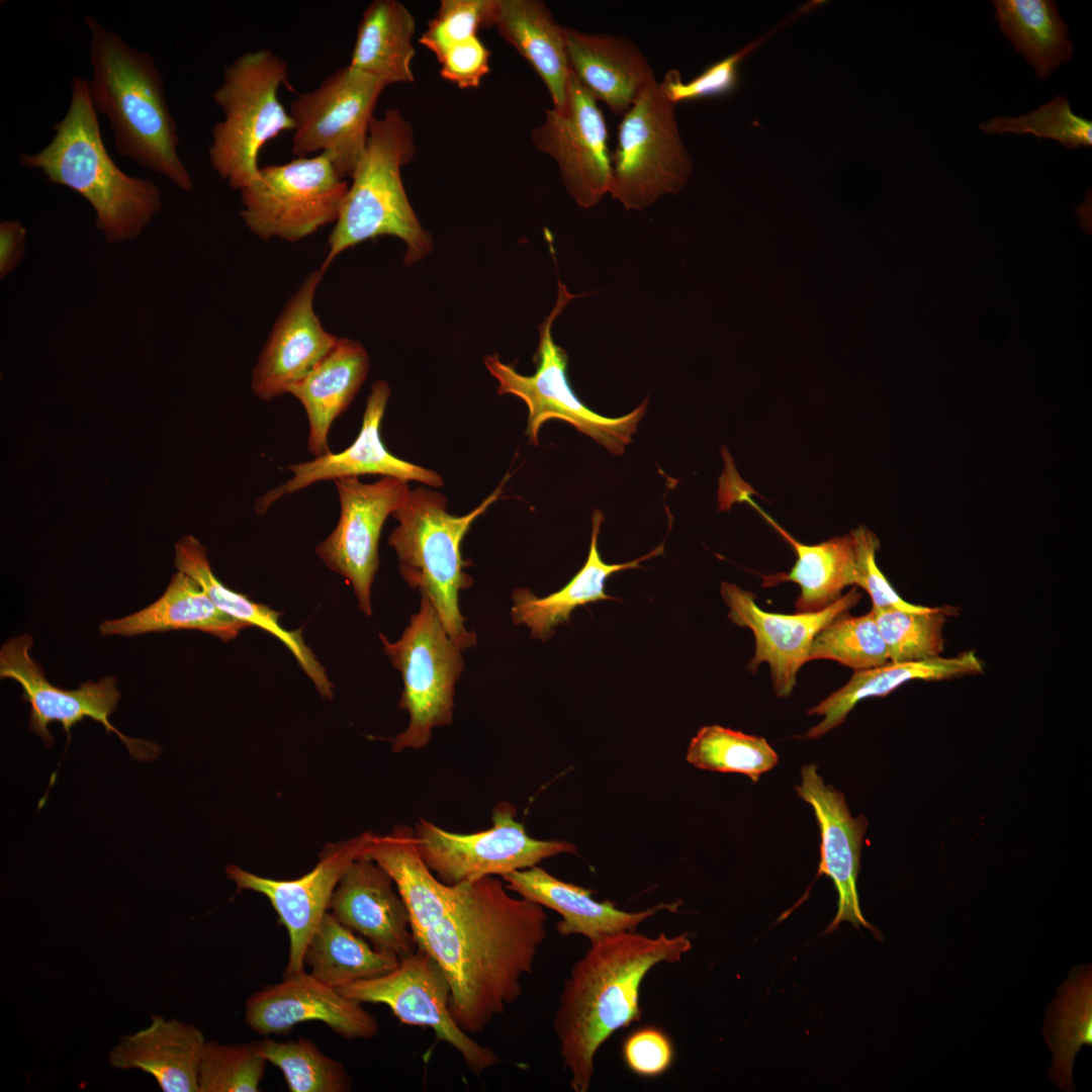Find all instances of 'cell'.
<instances>
[{"instance_id":"cell-19","label":"cell","mask_w":1092,"mask_h":1092,"mask_svg":"<svg viewBox=\"0 0 1092 1092\" xmlns=\"http://www.w3.org/2000/svg\"><path fill=\"white\" fill-rule=\"evenodd\" d=\"M720 594L729 608L728 618L754 635V654L748 668L755 672L761 663H767L774 691L780 698L789 697L796 687L801 667L810 661L814 637L832 621L847 615L861 598L857 586H853L823 610L780 614L762 610L756 596L736 583L721 582Z\"/></svg>"},{"instance_id":"cell-5","label":"cell","mask_w":1092,"mask_h":1092,"mask_svg":"<svg viewBox=\"0 0 1092 1092\" xmlns=\"http://www.w3.org/2000/svg\"><path fill=\"white\" fill-rule=\"evenodd\" d=\"M416 153L412 123L397 108L372 120L365 149L351 175L339 217L321 266L326 270L345 250L379 236L396 237L406 246L404 264L432 250L430 234L414 211L401 180V168Z\"/></svg>"},{"instance_id":"cell-14","label":"cell","mask_w":1092,"mask_h":1092,"mask_svg":"<svg viewBox=\"0 0 1092 1092\" xmlns=\"http://www.w3.org/2000/svg\"><path fill=\"white\" fill-rule=\"evenodd\" d=\"M338 990L359 1003L387 1006L403 1024L430 1027L475 1076L499 1062L493 1050L474 1040L456 1023L450 1011L449 981L438 963L420 948L400 959L388 973Z\"/></svg>"},{"instance_id":"cell-24","label":"cell","mask_w":1092,"mask_h":1092,"mask_svg":"<svg viewBox=\"0 0 1092 1092\" xmlns=\"http://www.w3.org/2000/svg\"><path fill=\"white\" fill-rule=\"evenodd\" d=\"M329 912L378 949L399 959L417 950L404 900L391 876L368 857L359 856L343 874Z\"/></svg>"},{"instance_id":"cell-23","label":"cell","mask_w":1092,"mask_h":1092,"mask_svg":"<svg viewBox=\"0 0 1092 1092\" xmlns=\"http://www.w3.org/2000/svg\"><path fill=\"white\" fill-rule=\"evenodd\" d=\"M324 274L320 268L307 275L272 327L252 371L251 388L262 401L287 394L339 341L325 330L313 307Z\"/></svg>"},{"instance_id":"cell-43","label":"cell","mask_w":1092,"mask_h":1092,"mask_svg":"<svg viewBox=\"0 0 1092 1092\" xmlns=\"http://www.w3.org/2000/svg\"><path fill=\"white\" fill-rule=\"evenodd\" d=\"M267 1063L257 1041L206 1040L198 1071L199 1092H258Z\"/></svg>"},{"instance_id":"cell-4","label":"cell","mask_w":1092,"mask_h":1092,"mask_svg":"<svg viewBox=\"0 0 1092 1092\" xmlns=\"http://www.w3.org/2000/svg\"><path fill=\"white\" fill-rule=\"evenodd\" d=\"M52 141L35 154H19V163L39 170L51 183L82 195L95 211L105 241L118 244L139 238L162 209L161 191L152 180L129 176L113 162L90 102L87 79L74 77L67 113L54 124Z\"/></svg>"},{"instance_id":"cell-31","label":"cell","mask_w":1092,"mask_h":1092,"mask_svg":"<svg viewBox=\"0 0 1092 1092\" xmlns=\"http://www.w3.org/2000/svg\"><path fill=\"white\" fill-rule=\"evenodd\" d=\"M983 670L982 660L970 650L952 657L889 661L883 665L854 671L843 687L808 711V715L822 716V720L810 728L805 737L820 738L839 726L860 701L886 697L908 681L950 679L982 673Z\"/></svg>"},{"instance_id":"cell-13","label":"cell","mask_w":1092,"mask_h":1092,"mask_svg":"<svg viewBox=\"0 0 1092 1092\" xmlns=\"http://www.w3.org/2000/svg\"><path fill=\"white\" fill-rule=\"evenodd\" d=\"M516 808L499 802L492 811L490 828L475 833H455L420 819L415 841L427 868L443 883L456 885L536 866L547 857L576 853L566 841L538 840L528 835L515 819Z\"/></svg>"},{"instance_id":"cell-36","label":"cell","mask_w":1092,"mask_h":1092,"mask_svg":"<svg viewBox=\"0 0 1092 1092\" xmlns=\"http://www.w3.org/2000/svg\"><path fill=\"white\" fill-rule=\"evenodd\" d=\"M399 960L374 947L328 911L307 944L304 967L315 979L339 989L384 975Z\"/></svg>"},{"instance_id":"cell-50","label":"cell","mask_w":1092,"mask_h":1092,"mask_svg":"<svg viewBox=\"0 0 1092 1092\" xmlns=\"http://www.w3.org/2000/svg\"><path fill=\"white\" fill-rule=\"evenodd\" d=\"M26 229L16 219L0 222V278L10 274L23 258Z\"/></svg>"},{"instance_id":"cell-16","label":"cell","mask_w":1092,"mask_h":1092,"mask_svg":"<svg viewBox=\"0 0 1092 1092\" xmlns=\"http://www.w3.org/2000/svg\"><path fill=\"white\" fill-rule=\"evenodd\" d=\"M532 142L551 157L566 191L581 207L596 206L613 181L609 131L598 100L570 71L561 107L545 110Z\"/></svg>"},{"instance_id":"cell-11","label":"cell","mask_w":1092,"mask_h":1092,"mask_svg":"<svg viewBox=\"0 0 1092 1092\" xmlns=\"http://www.w3.org/2000/svg\"><path fill=\"white\" fill-rule=\"evenodd\" d=\"M349 184L323 154L260 167L240 191L241 217L262 240L300 241L335 223Z\"/></svg>"},{"instance_id":"cell-17","label":"cell","mask_w":1092,"mask_h":1092,"mask_svg":"<svg viewBox=\"0 0 1092 1092\" xmlns=\"http://www.w3.org/2000/svg\"><path fill=\"white\" fill-rule=\"evenodd\" d=\"M340 500V518L315 552L332 571L353 587L359 609L372 614L371 587L379 566L378 546L382 527L410 491L408 481L382 476L364 483L350 476L334 480Z\"/></svg>"},{"instance_id":"cell-42","label":"cell","mask_w":1092,"mask_h":1092,"mask_svg":"<svg viewBox=\"0 0 1092 1092\" xmlns=\"http://www.w3.org/2000/svg\"><path fill=\"white\" fill-rule=\"evenodd\" d=\"M810 660L830 659L854 671L890 661L875 615L841 616L824 627L813 639Z\"/></svg>"},{"instance_id":"cell-44","label":"cell","mask_w":1092,"mask_h":1092,"mask_svg":"<svg viewBox=\"0 0 1092 1092\" xmlns=\"http://www.w3.org/2000/svg\"><path fill=\"white\" fill-rule=\"evenodd\" d=\"M980 128L989 134L1032 133L1037 139L1060 142L1066 149L1092 145V122L1075 114L1068 99L1061 95L1028 114L1017 117L997 116L981 123Z\"/></svg>"},{"instance_id":"cell-12","label":"cell","mask_w":1092,"mask_h":1092,"mask_svg":"<svg viewBox=\"0 0 1092 1092\" xmlns=\"http://www.w3.org/2000/svg\"><path fill=\"white\" fill-rule=\"evenodd\" d=\"M388 85L347 65L291 102V152L323 154L342 177H351L369 134L379 97Z\"/></svg>"},{"instance_id":"cell-33","label":"cell","mask_w":1092,"mask_h":1092,"mask_svg":"<svg viewBox=\"0 0 1092 1092\" xmlns=\"http://www.w3.org/2000/svg\"><path fill=\"white\" fill-rule=\"evenodd\" d=\"M753 508L793 547L797 559L789 572L763 576V586L791 581L800 587L795 602L797 613L817 612L835 603L848 586L857 583V548L852 531L827 541L807 545L797 541L760 507Z\"/></svg>"},{"instance_id":"cell-15","label":"cell","mask_w":1092,"mask_h":1092,"mask_svg":"<svg viewBox=\"0 0 1092 1092\" xmlns=\"http://www.w3.org/2000/svg\"><path fill=\"white\" fill-rule=\"evenodd\" d=\"M32 646L29 634H21L4 643L0 650V677L20 685L22 700L30 706L29 728L47 746L54 744L50 723L62 725L69 743L73 726L89 718L100 723L108 734L115 733L133 758L151 761L159 756V745L129 738L110 723L109 717L120 700L114 677H103L96 682L87 680L75 690L58 688L48 680L43 668L31 658Z\"/></svg>"},{"instance_id":"cell-25","label":"cell","mask_w":1092,"mask_h":1092,"mask_svg":"<svg viewBox=\"0 0 1092 1092\" xmlns=\"http://www.w3.org/2000/svg\"><path fill=\"white\" fill-rule=\"evenodd\" d=\"M502 878L509 891L557 912L561 916L556 925L560 935H583L590 942L636 931L639 924L658 911H673L679 904L661 903L639 912L623 911L614 902L593 899L592 890L561 881L536 866L509 873Z\"/></svg>"},{"instance_id":"cell-26","label":"cell","mask_w":1092,"mask_h":1092,"mask_svg":"<svg viewBox=\"0 0 1092 1092\" xmlns=\"http://www.w3.org/2000/svg\"><path fill=\"white\" fill-rule=\"evenodd\" d=\"M564 38L570 71L616 114L624 115L656 81L647 58L628 37L564 26Z\"/></svg>"},{"instance_id":"cell-37","label":"cell","mask_w":1092,"mask_h":1092,"mask_svg":"<svg viewBox=\"0 0 1092 1092\" xmlns=\"http://www.w3.org/2000/svg\"><path fill=\"white\" fill-rule=\"evenodd\" d=\"M995 18L1001 31L1045 79L1060 65L1068 62L1074 48L1068 37V25L1051 0H994Z\"/></svg>"},{"instance_id":"cell-2","label":"cell","mask_w":1092,"mask_h":1092,"mask_svg":"<svg viewBox=\"0 0 1092 1092\" xmlns=\"http://www.w3.org/2000/svg\"><path fill=\"white\" fill-rule=\"evenodd\" d=\"M691 948L687 933L647 936L632 931L590 942L563 985L553 1020L574 1092L590 1088L602 1044L640 1020V988L647 974L657 965L680 961Z\"/></svg>"},{"instance_id":"cell-3","label":"cell","mask_w":1092,"mask_h":1092,"mask_svg":"<svg viewBox=\"0 0 1092 1092\" xmlns=\"http://www.w3.org/2000/svg\"><path fill=\"white\" fill-rule=\"evenodd\" d=\"M84 20L91 34L89 98L95 112L107 118L115 150L180 190L192 191V178L177 151V122L153 57L130 47L95 17L85 15Z\"/></svg>"},{"instance_id":"cell-9","label":"cell","mask_w":1092,"mask_h":1092,"mask_svg":"<svg viewBox=\"0 0 1092 1092\" xmlns=\"http://www.w3.org/2000/svg\"><path fill=\"white\" fill-rule=\"evenodd\" d=\"M420 594V610L401 637L391 642L379 634L384 652L401 673L398 707L410 715L406 729L391 739L395 753L423 748L434 727L452 723L455 685L464 668L462 650L449 637L430 599Z\"/></svg>"},{"instance_id":"cell-28","label":"cell","mask_w":1092,"mask_h":1092,"mask_svg":"<svg viewBox=\"0 0 1092 1092\" xmlns=\"http://www.w3.org/2000/svg\"><path fill=\"white\" fill-rule=\"evenodd\" d=\"M370 358L364 346L339 338L334 349L287 393L303 406L308 422L307 451L313 457L332 452L329 435L333 423L351 404L365 381Z\"/></svg>"},{"instance_id":"cell-47","label":"cell","mask_w":1092,"mask_h":1092,"mask_svg":"<svg viewBox=\"0 0 1092 1092\" xmlns=\"http://www.w3.org/2000/svg\"><path fill=\"white\" fill-rule=\"evenodd\" d=\"M857 548V583L864 589L873 603V608H896L909 612L926 611L929 607L911 604L901 598L891 585L876 562V552L880 547L877 536L863 526L852 530Z\"/></svg>"},{"instance_id":"cell-10","label":"cell","mask_w":1092,"mask_h":1092,"mask_svg":"<svg viewBox=\"0 0 1092 1092\" xmlns=\"http://www.w3.org/2000/svg\"><path fill=\"white\" fill-rule=\"evenodd\" d=\"M675 105L650 84L622 115L612 153L610 194L627 210H642L688 183L693 160L675 118Z\"/></svg>"},{"instance_id":"cell-48","label":"cell","mask_w":1092,"mask_h":1092,"mask_svg":"<svg viewBox=\"0 0 1092 1092\" xmlns=\"http://www.w3.org/2000/svg\"><path fill=\"white\" fill-rule=\"evenodd\" d=\"M623 1059L631 1072L641 1077H656L672 1064L674 1050L670 1038L656 1027L635 1030L623 1043Z\"/></svg>"},{"instance_id":"cell-29","label":"cell","mask_w":1092,"mask_h":1092,"mask_svg":"<svg viewBox=\"0 0 1092 1092\" xmlns=\"http://www.w3.org/2000/svg\"><path fill=\"white\" fill-rule=\"evenodd\" d=\"M174 562L179 571L186 573L202 586L223 613L250 627H258L281 641L314 684L321 696L325 699L333 698V684L312 650L305 644L301 630L285 629L279 622V612L253 602L221 582L211 569L206 548L195 537L184 536L175 544Z\"/></svg>"},{"instance_id":"cell-18","label":"cell","mask_w":1092,"mask_h":1092,"mask_svg":"<svg viewBox=\"0 0 1092 1092\" xmlns=\"http://www.w3.org/2000/svg\"><path fill=\"white\" fill-rule=\"evenodd\" d=\"M372 832L366 831L337 843H329L312 870L291 880L262 877L230 864L226 876L239 890L265 896L288 934V960L284 976L304 971L307 944L329 911L332 895L350 864L361 856Z\"/></svg>"},{"instance_id":"cell-34","label":"cell","mask_w":1092,"mask_h":1092,"mask_svg":"<svg viewBox=\"0 0 1092 1092\" xmlns=\"http://www.w3.org/2000/svg\"><path fill=\"white\" fill-rule=\"evenodd\" d=\"M493 27L535 70L552 99L563 105L570 72L564 26L540 0H498Z\"/></svg>"},{"instance_id":"cell-38","label":"cell","mask_w":1092,"mask_h":1092,"mask_svg":"<svg viewBox=\"0 0 1092 1092\" xmlns=\"http://www.w3.org/2000/svg\"><path fill=\"white\" fill-rule=\"evenodd\" d=\"M1054 1055L1050 1077L1062 1089L1070 1091L1072 1066L1083 1044L1092 1043L1091 968H1077L1059 990L1044 1029Z\"/></svg>"},{"instance_id":"cell-32","label":"cell","mask_w":1092,"mask_h":1092,"mask_svg":"<svg viewBox=\"0 0 1092 1092\" xmlns=\"http://www.w3.org/2000/svg\"><path fill=\"white\" fill-rule=\"evenodd\" d=\"M246 628L250 626L219 610L196 580L179 570L153 604L99 626L100 633L107 636L197 630L224 642L234 640Z\"/></svg>"},{"instance_id":"cell-45","label":"cell","mask_w":1092,"mask_h":1092,"mask_svg":"<svg viewBox=\"0 0 1092 1092\" xmlns=\"http://www.w3.org/2000/svg\"><path fill=\"white\" fill-rule=\"evenodd\" d=\"M498 0H442L419 38L439 61L452 46L493 27Z\"/></svg>"},{"instance_id":"cell-30","label":"cell","mask_w":1092,"mask_h":1092,"mask_svg":"<svg viewBox=\"0 0 1092 1092\" xmlns=\"http://www.w3.org/2000/svg\"><path fill=\"white\" fill-rule=\"evenodd\" d=\"M603 521L602 512L596 510L592 518V539L586 561L562 588L543 598L536 597L526 588L513 593L512 620L516 625L529 627L531 637L546 641L553 636L558 625L569 622L576 608L598 601L617 600L605 593L607 579L615 572L638 568L643 560L663 553L664 543H661L648 554L632 561L616 564L604 562L598 549Z\"/></svg>"},{"instance_id":"cell-22","label":"cell","mask_w":1092,"mask_h":1092,"mask_svg":"<svg viewBox=\"0 0 1092 1092\" xmlns=\"http://www.w3.org/2000/svg\"><path fill=\"white\" fill-rule=\"evenodd\" d=\"M795 790L813 808L819 826L821 844L817 876L830 878L838 894L837 912L824 934L847 921L855 928L871 929L878 937L881 933L861 913L856 890L868 820L863 815H851L844 794L826 785L813 763L801 768V783Z\"/></svg>"},{"instance_id":"cell-40","label":"cell","mask_w":1092,"mask_h":1092,"mask_svg":"<svg viewBox=\"0 0 1092 1092\" xmlns=\"http://www.w3.org/2000/svg\"><path fill=\"white\" fill-rule=\"evenodd\" d=\"M268 1063L277 1067L290 1092H347L352 1080L341 1062L325 1055L316 1044L300 1037L277 1041H257Z\"/></svg>"},{"instance_id":"cell-8","label":"cell","mask_w":1092,"mask_h":1092,"mask_svg":"<svg viewBox=\"0 0 1092 1092\" xmlns=\"http://www.w3.org/2000/svg\"><path fill=\"white\" fill-rule=\"evenodd\" d=\"M573 298L567 287L558 282L555 305L539 328L533 375L519 373L512 365L504 363L497 354L485 356L483 363L497 381L499 394L515 395L527 405L526 435L531 444L538 445L539 431L544 423L559 420L572 425L611 453L622 454L632 441L648 400L623 417L608 418L588 408L573 392L567 377L568 356L552 337L554 321Z\"/></svg>"},{"instance_id":"cell-39","label":"cell","mask_w":1092,"mask_h":1092,"mask_svg":"<svg viewBox=\"0 0 1092 1092\" xmlns=\"http://www.w3.org/2000/svg\"><path fill=\"white\" fill-rule=\"evenodd\" d=\"M687 760L701 769L742 774L756 783L778 764L779 756L763 737L709 725L691 740Z\"/></svg>"},{"instance_id":"cell-7","label":"cell","mask_w":1092,"mask_h":1092,"mask_svg":"<svg viewBox=\"0 0 1092 1092\" xmlns=\"http://www.w3.org/2000/svg\"><path fill=\"white\" fill-rule=\"evenodd\" d=\"M281 86L292 90L286 61L272 50L247 52L224 68L214 103L223 119L211 129L208 149L213 170L241 191L258 176L259 153L294 122L278 98Z\"/></svg>"},{"instance_id":"cell-49","label":"cell","mask_w":1092,"mask_h":1092,"mask_svg":"<svg viewBox=\"0 0 1092 1092\" xmlns=\"http://www.w3.org/2000/svg\"><path fill=\"white\" fill-rule=\"evenodd\" d=\"M490 52L478 35L449 48L438 61L440 75L461 89L476 88L489 72Z\"/></svg>"},{"instance_id":"cell-41","label":"cell","mask_w":1092,"mask_h":1092,"mask_svg":"<svg viewBox=\"0 0 1092 1092\" xmlns=\"http://www.w3.org/2000/svg\"><path fill=\"white\" fill-rule=\"evenodd\" d=\"M893 662L926 660L941 656L943 628L950 610L929 607L909 612L896 608L872 609Z\"/></svg>"},{"instance_id":"cell-1","label":"cell","mask_w":1092,"mask_h":1092,"mask_svg":"<svg viewBox=\"0 0 1092 1092\" xmlns=\"http://www.w3.org/2000/svg\"><path fill=\"white\" fill-rule=\"evenodd\" d=\"M362 856L383 868L405 902L417 944L444 971L450 1011L467 1033H481L523 992L546 935L544 907L518 899L494 876L448 885L418 853L412 827L372 834Z\"/></svg>"},{"instance_id":"cell-46","label":"cell","mask_w":1092,"mask_h":1092,"mask_svg":"<svg viewBox=\"0 0 1092 1092\" xmlns=\"http://www.w3.org/2000/svg\"><path fill=\"white\" fill-rule=\"evenodd\" d=\"M765 38L766 35L716 62L688 83L682 81L678 70L669 69L658 82L659 89L673 105L730 94L739 83L740 63Z\"/></svg>"},{"instance_id":"cell-35","label":"cell","mask_w":1092,"mask_h":1092,"mask_svg":"<svg viewBox=\"0 0 1092 1092\" xmlns=\"http://www.w3.org/2000/svg\"><path fill=\"white\" fill-rule=\"evenodd\" d=\"M416 19L397 0H374L362 13L349 66L388 86L413 83Z\"/></svg>"},{"instance_id":"cell-20","label":"cell","mask_w":1092,"mask_h":1092,"mask_svg":"<svg viewBox=\"0 0 1092 1092\" xmlns=\"http://www.w3.org/2000/svg\"><path fill=\"white\" fill-rule=\"evenodd\" d=\"M389 396L388 383L385 380L375 381L367 397L362 425L355 441L339 453L330 452L309 461L289 465L287 469L292 476L261 495L255 511L264 515L281 497L318 481L365 474L391 476L442 487L444 481L438 472L400 459L385 447L380 431Z\"/></svg>"},{"instance_id":"cell-21","label":"cell","mask_w":1092,"mask_h":1092,"mask_svg":"<svg viewBox=\"0 0 1092 1092\" xmlns=\"http://www.w3.org/2000/svg\"><path fill=\"white\" fill-rule=\"evenodd\" d=\"M355 1000L305 970L253 993L245 1003V1023L260 1035L287 1034L294 1026L318 1021L346 1039H371L377 1020Z\"/></svg>"},{"instance_id":"cell-6","label":"cell","mask_w":1092,"mask_h":1092,"mask_svg":"<svg viewBox=\"0 0 1092 1092\" xmlns=\"http://www.w3.org/2000/svg\"><path fill=\"white\" fill-rule=\"evenodd\" d=\"M507 478L463 516L449 514L446 496L423 486L410 489L391 515L398 525L388 543L401 576L430 599L449 637L462 651L476 644V635L465 628L459 609V593L473 584L464 571L471 563L463 558L461 544L474 521L499 498Z\"/></svg>"},{"instance_id":"cell-27","label":"cell","mask_w":1092,"mask_h":1092,"mask_svg":"<svg viewBox=\"0 0 1092 1092\" xmlns=\"http://www.w3.org/2000/svg\"><path fill=\"white\" fill-rule=\"evenodd\" d=\"M206 1040L194 1024L153 1014L148 1026L121 1035L107 1059L116 1070L151 1075L163 1092H199L198 1071Z\"/></svg>"}]
</instances>
